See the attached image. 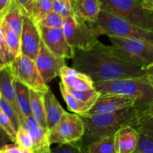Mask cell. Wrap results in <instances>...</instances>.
Listing matches in <instances>:
<instances>
[{"mask_svg":"<svg viewBox=\"0 0 153 153\" xmlns=\"http://www.w3.org/2000/svg\"><path fill=\"white\" fill-rule=\"evenodd\" d=\"M72 61L73 68L94 82L146 76L145 68L123 62L111 53L109 46L99 40L89 49H76Z\"/></svg>","mask_w":153,"mask_h":153,"instance_id":"6da1fadb","label":"cell"},{"mask_svg":"<svg viewBox=\"0 0 153 153\" xmlns=\"http://www.w3.org/2000/svg\"><path fill=\"white\" fill-rule=\"evenodd\" d=\"M140 116V112L134 106L111 113L81 116L85 126V133L76 143L82 149H85L90 143L102 137L114 135L122 127H133Z\"/></svg>","mask_w":153,"mask_h":153,"instance_id":"7a4b0ae2","label":"cell"},{"mask_svg":"<svg viewBox=\"0 0 153 153\" xmlns=\"http://www.w3.org/2000/svg\"><path fill=\"white\" fill-rule=\"evenodd\" d=\"M94 85L100 94H117L134 98V108L140 116L145 114L153 104V82L147 76L94 82Z\"/></svg>","mask_w":153,"mask_h":153,"instance_id":"3957f363","label":"cell"},{"mask_svg":"<svg viewBox=\"0 0 153 153\" xmlns=\"http://www.w3.org/2000/svg\"><path fill=\"white\" fill-rule=\"evenodd\" d=\"M111 52L126 64L146 68L153 63V43L137 38L108 36Z\"/></svg>","mask_w":153,"mask_h":153,"instance_id":"277c9868","label":"cell"},{"mask_svg":"<svg viewBox=\"0 0 153 153\" xmlns=\"http://www.w3.org/2000/svg\"><path fill=\"white\" fill-rule=\"evenodd\" d=\"M99 35L137 38L153 43V31L144 29L122 17L101 10L94 22H88Z\"/></svg>","mask_w":153,"mask_h":153,"instance_id":"5b68a950","label":"cell"},{"mask_svg":"<svg viewBox=\"0 0 153 153\" xmlns=\"http://www.w3.org/2000/svg\"><path fill=\"white\" fill-rule=\"evenodd\" d=\"M101 10L122 17L144 29L153 31L152 12L143 7V0H100Z\"/></svg>","mask_w":153,"mask_h":153,"instance_id":"8992f818","label":"cell"},{"mask_svg":"<svg viewBox=\"0 0 153 153\" xmlns=\"http://www.w3.org/2000/svg\"><path fill=\"white\" fill-rule=\"evenodd\" d=\"M84 133L85 126L80 115L65 111L59 121L49 131L48 141L50 146L77 143Z\"/></svg>","mask_w":153,"mask_h":153,"instance_id":"52a82bcc","label":"cell"},{"mask_svg":"<svg viewBox=\"0 0 153 153\" xmlns=\"http://www.w3.org/2000/svg\"><path fill=\"white\" fill-rule=\"evenodd\" d=\"M62 29L66 40L75 50L91 49L98 41L100 36L88 22L72 16L64 17Z\"/></svg>","mask_w":153,"mask_h":153,"instance_id":"ba28073f","label":"cell"},{"mask_svg":"<svg viewBox=\"0 0 153 153\" xmlns=\"http://www.w3.org/2000/svg\"><path fill=\"white\" fill-rule=\"evenodd\" d=\"M14 79L29 89L45 93L49 88L44 83L34 60L20 54L11 63Z\"/></svg>","mask_w":153,"mask_h":153,"instance_id":"9c48e42d","label":"cell"},{"mask_svg":"<svg viewBox=\"0 0 153 153\" xmlns=\"http://www.w3.org/2000/svg\"><path fill=\"white\" fill-rule=\"evenodd\" d=\"M34 62L40 76L46 85L59 76L61 69L66 65L65 59L55 56L42 40L40 50Z\"/></svg>","mask_w":153,"mask_h":153,"instance_id":"30bf717a","label":"cell"},{"mask_svg":"<svg viewBox=\"0 0 153 153\" xmlns=\"http://www.w3.org/2000/svg\"><path fill=\"white\" fill-rule=\"evenodd\" d=\"M39 28L41 40L55 56L64 59L73 58L75 49L66 40L62 28L39 26Z\"/></svg>","mask_w":153,"mask_h":153,"instance_id":"8fae6325","label":"cell"},{"mask_svg":"<svg viewBox=\"0 0 153 153\" xmlns=\"http://www.w3.org/2000/svg\"><path fill=\"white\" fill-rule=\"evenodd\" d=\"M40 41L41 36L38 25L29 16L24 15L20 34L21 54L34 61L40 50Z\"/></svg>","mask_w":153,"mask_h":153,"instance_id":"7c38bea8","label":"cell"},{"mask_svg":"<svg viewBox=\"0 0 153 153\" xmlns=\"http://www.w3.org/2000/svg\"><path fill=\"white\" fill-rule=\"evenodd\" d=\"M136 100L133 97L117 94H100L88 111L81 116L111 113L121 109L135 106Z\"/></svg>","mask_w":153,"mask_h":153,"instance_id":"4fadbf2b","label":"cell"},{"mask_svg":"<svg viewBox=\"0 0 153 153\" xmlns=\"http://www.w3.org/2000/svg\"><path fill=\"white\" fill-rule=\"evenodd\" d=\"M59 76L61 82L66 88H73L79 91H88L94 88L92 79L85 73L67 65L63 67L60 71Z\"/></svg>","mask_w":153,"mask_h":153,"instance_id":"5bb4252c","label":"cell"},{"mask_svg":"<svg viewBox=\"0 0 153 153\" xmlns=\"http://www.w3.org/2000/svg\"><path fill=\"white\" fill-rule=\"evenodd\" d=\"M139 140V132L131 126L119 128L114 134L117 153H133L135 152Z\"/></svg>","mask_w":153,"mask_h":153,"instance_id":"9a60e30c","label":"cell"},{"mask_svg":"<svg viewBox=\"0 0 153 153\" xmlns=\"http://www.w3.org/2000/svg\"><path fill=\"white\" fill-rule=\"evenodd\" d=\"M0 92L1 97L10 103L20 119L21 115L16 100L14 76L10 64L0 67Z\"/></svg>","mask_w":153,"mask_h":153,"instance_id":"2e32d148","label":"cell"},{"mask_svg":"<svg viewBox=\"0 0 153 153\" xmlns=\"http://www.w3.org/2000/svg\"><path fill=\"white\" fill-rule=\"evenodd\" d=\"M19 125L25 128L32 137V151L35 152V151L40 150L46 146H50L48 141L49 131L44 129L34 119L32 115L28 117L21 118L19 120Z\"/></svg>","mask_w":153,"mask_h":153,"instance_id":"e0dca14e","label":"cell"},{"mask_svg":"<svg viewBox=\"0 0 153 153\" xmlns=\"http://www.w3.org/2000/svg\"><path fill=\"white\" fill-rule=\"evenodd\" d=\"M101 10L100 0H73V16L86 22H94Z\"/></svg>","mask_w":153,"mask_h":153,"instance_id":"ac0fdd59","label":"cell"},{"mask_svg":"<svg viewBox=\"0 0 153 153\" xmlns=\"http://www.w3.org/2000/svg\"><path fill=\"white\" fill-rule=\"evenodd\" d=\"M43 104L46 114L47 129L49 131L59 121L65 111L58 102V100L49 88L43 94Z\"/></svg>","mask_w":153,"mask_h":153,"instance_id":"d6986e66","label":"cell"},{"mask_svg":"<svg viewBox=\"0 0 153 153\" xmlns=\"http://www.w3.org/2000/svg\"><path fill=\"white\" fill-rule=\"evenodd\" d=\"M25 11L16 0H10L4 11V19L9 26L20 37Z\"/></svg>","mask_w":153,"mask_h":153,"instance_id":"ffe728a7","label":"cell"},{"mask_svg":"<svg viewBox=\"0 0 153 153\" xmlns=\"http://www.w3.org/2000/svg\"><path fill=\"white\" fill-rule=\"evenodd\" d=\"M43 94L44 93L37 92V91L29 89L30 107H31V115L44 129L48 131L44 104H43Z\"/></svg>","mask_w":153,"mask_h":153,"instance_id":"44dd1931","label":"cell"},{"mask_svg":"<svg viewBox=\"0 0 153 153\" xmlns=\"http://www.w3.org/2000/svg\"><path fill=\"white\" fill-rule=\"evenodd\" d=\"M14 86L16 90V100L18 108L20 112L21 118L31 116L30 107L29 88L14 79ZM19 119V120H20Z\"/></svg>","mask_w":153,"mask_h":153,"instance_id":"7402d4cb","label":"cell"},{"mask_svg":"<svg viewBox=\"0 0 153 153\" xmlns=\"http://www.w3.org/2000/svg\"><path fill=\"white\" fill-rule=\"evenodd\" d=\"M60 91H61V95L64 98V101L67 103V108L70 111L73 112L74 114H77L79 115H83L87 111L91 109V108L94 105V103L85 102L81 101L78 100L73 95L67 92L65 89V87L63 85L62 82L59 84Z\"/></svg>","mask_w":153,"mask_h":153,"instance_id":"603a6c76","label":"cell"},{"mask_svg":"<svg viewBox=\"0 0 153 153\" xmlns=\"http://www.w3.org/2000/svg\"><path fill=\"white\" fill-rule=\"evenodd\" d=\"M1 29L6 45L13 58H16L21 54L20 37L10 28L6 21L3 19L1 22Z\"/></svg>","mask_w":153,"mask_h":153,"instance_id":"cb8c5ba5","label":"cell"},{"mask_svg":"<svg viewBox=\"0 0 153 153\" xmlns=\"http://www.w3.org/2000/svg\"><path fill=\"white\" fill-rule=\"evenodd\" d=\"M83 149L88 153H117L114 135L102 137L90 143Z\"/></svg>","mask_w":153,"mask_h":153,"instance_id":"d4e9b609","label":"cell"},{"mask_svg":"<svg viewBox=\"0 0 153 153\" xmlns=\"http://www.w3.org/2000/svg\"><path fill=\"white\" fill-rule=\"evenodd\" d=\"M53 1L54 0H34L28 16L37 24L42 18L52 11L53 8Z\"/></svg>","mask_w":153,"mask_h":153,"instance_id":"484cf974","label":"cell"},{"mask_svg":"<svg viewBox=\"0 0 153 153\" xmlns=\"http://www.w3.org/2000/svg\"><path fill=\"white\" fill-rule=\"evenodd\" d=\"M65 89L67 90V92L70 93L73 97H75L78 100H81V101L85 102H91L94 104L100 96V93L98 92L95 88L88 90V91H79V90L66 88L65 87Z\"/></svg>","mask_w":153,"mask_h":153,"instance_id":"4316f807","label":"cell"},{"mask_svg":"<svg viewBox=\"0 0 153 153\" xmlns=\"http://www.w3.org/2000/svg\"><path fill=\"white\" fill-rule=\"evenodd\" d=\"M15 143L22 149L32 150V137H31L29 132L21 125H19L17 129H16V142H15Z\"/></svg>","mask_w":153,"mask_h":153,"instance_id":"83f0119b","label":"cell"},{"mask_svg":"<svg viewBox=\"0 0 153 153\" xmlns=\"http://www.w3.org/2000/svg\"><path fill=\"white\" fill-rule=\"evenodd\" d=\"M63 23H64V17L52 10L44 17L42 18L37 22V25L39 26H43L46 28H62Z\"/></svg>","mask_w":153,"mask_h":153,"instance_id":"f1b7e54d","label":"cell"},{"mask_svg":"<svg viewBox=\"0 0 153 153\" xmlns=\"http://www.w3.org/2000/svg\"><path fill=\"white\" fill-rule=\"evenodd\" d=\"M3 19L4 18L0 17V67L11 64L12 61L14 60L6 45L3 35L2 29H1V22Z\"/></svg>","mask_w":153,"mask_h":153,"instance_id":"f546056e","label":"cell"},{"mask_svg":"<svg viewBox=\"0 0 153 153\" xmlns=\"http://www.w3.org/2000/svg\"><path fill=\"white\" fill-rule=\"evenodd\" d=\"M133 128L139 132H143L153 136V115L145 114L139 117Z\"/></svg>","mask_w":153,"mask_h":153,"instance_id":"4dcf8cb0","label":"cell"},{"mask_svg":"<svg viewBox=\"0 0 153 153\" xmlns=\"http://www.w3.org/2000/svg\"><path fill=\"white\" fill-rule=\"evenodd\" d=\"M73 0H54L52 10L63 17L73 16Z\"/></svg>","mask_w":153,"mask_h":153,"instance_id":"1f68e13d","label":"cell"},{"mask_svg":"<svg viewBox=\"0 0 153 153\" xmlns=\"http://www.w3.org/2000/svg\"><path fill=\"white\" fill-rule=\"evenodd\" d=\"M135 152L153 153V136L146 133L139 132V140Z\"/></svg>","mask_w":153,"mask_h":153,"instance_id":"d6a6232c","label":"cell"},{"mask_svg":"<svg viewBox=\"0 0 153 153\" xmlns=\"http://www.w3.org/2000/svg\"><path fill=\"white\" fill-rule=\"evenodd\" d=\"M0 127L3 128L4 131L8 134L10 138L11 139L12 143H15L16 134V127L1 108H0Z\"/></svg>","mask_w":153,"mask_h":153,"instance_id":"836d02e7","label":"cell"},{"mask_svg":"<svg viewBox=\"0 0 153 153\" xmlns=\"http://www.w3.org/2000/svg\"><path fill=\"white\" fill-rule=\"evenodd\" d=\"M0 108L1 109L3 112L6 114V116L11 120L13 123V125L15 126L16 128H17L19 126V118L18 116L17 113L15 111L14 109L13 108L10 103L7 101H6L4 98L1 97V100H0Z\"/></svg>","mask_w":153,"mask_h":153,"instance_id":"e575fe53","label":"cell"},{"mask_svg":"<svg viewBox=\"0 0 153 153\" xmlns=\"http://www.w3.org/2000/svg\"><path fill=\"white\" fill-rule=\"evenodd\" d=\"M51 153H88L76 143L58 145L51 148Z\"/></svg>","mask_w":153,"mask_h":153,"instance_id":"d590c367","label":"cell"},{"mask_svg":"<svg viewBox=\"0 0 153 153\" xmlns=\"http://www.w3.org/2000/svg\"><path fill=\"white\" fill-rule=\"evenodd\" d=\"M0 153H22V149L16 143H7L0 148Z\"/></svg>","mask_w":153,"mask_h":153,"instance_id":"8d00e7d4","label":"cell"},{"mask_svg":"<svg viewBox=\"0 0 153 153\" xmlns=\"http://www.w3.org/2000/svg\"><path fill=\"white\" fill-rule=\"evenodd\" d=\"M16 1L21 6V7L23 9L25 13V15L28 16L29 14L30 10H31V7L32 6L34 0H16Z\"/></svg>","mask_w":153,"mask_h":153,"instance_id":"74e56055","label":"cell"},{"mask_svg":"<svg viewBox=\"0 0 153 153\" xmlns=\"http://www.w3.org/2000/svg\"><path fill=\"white\" fill-rule=\"evenodd\" d=\"M10 142H12L11 139L10 138L8 134L4 131V130L0 127V148L9 143Z\"/></svg>","mask_w":153,"mask_h":153,"instance_id":"f35d334b","label":"cell"},{"mask_svg":"<svg viewBox=\"0 0 153 153\" xmlns=\"http://www.w3.org/2000/svg\"><path fill=\"white\" fill-rule=\"evenodd\" d=\"M10 0H0V17L4 18V11L8 6Z\"/></svg>","mask_w":153,"mask_h":153,"instance_id":"ab89813d","label":"cell"},{"mask_svg":"<svg viewBox=\"0 0 153 153\" xmlns=\"http://www.w3.org/2000/svg\"><path fill=\"white\" fill-rule=\"evenodd\" d=\"M143 7L149 11H153V0H143Z\"/></svg>","mask_w":153,"mask_h":153,"instance_id":"60d3db41","label":"cell"},{"mask_svg":"<svg viewBox=\"0 0 153 153\" xmlns=\"http://www.w3.org/2000/svg\"><path fill=\"white\" fill-rule=\"evenodd\" d=\"M145 70H146V74L148 79L153 82V63L146 67Z\"/></svg>","mask_w":153,"mask_h":153,"instance_id":"b9f144b4","label":"cell"},{"mask_svg":"<svg viewBox=\"0 0 153 153\" xmlns=\"http://www.w3.org/2000/svg\"><path fill=\"white\" fill-rule=\"evenodd\" d=\"M33 152H34V151H33ZM34 153H51V146H46L44 149L36 151V152H34Z\"/></svg>","mask_w":153,"mask_h":153,"instance_id":"7bdbcfd3","label":"cell"},{"mask_svg":"<svg viewBox=\"0 0 153 153\" xmlns=\"http://www.w3.org/2000/svg\"><path fill=\"white\" fill-rule=\"evenodd\" d=\"M145 114H149V115H153V104L152 105L150 106V108H149V110L147 111V112H146ZM143 114V115H145Z\"/></svg>","mask_w":153,"mask_h":153,"instance_id":"ee69618b","label":"cell"},{"mask_svg":"<svg viewBox=\"0 0 153 153\" xmlns=\"http://www.w3.org/2000/svg\"><path fill=\"white\" fill-rule=\"evenodd\" d=\"M1 92H0V100H1Z\"/></svg>","mask_w":153,"mask_h":153,"instance_id":"f6af8a7d","label":"cell"},{"mask_svg":"<svg viewBox=\"0 0 153 153\" xmlns=\"http://www.w3.org/2000/svg\"><path fill=\"white\" fill-rule=\"evenodd\" d=\"M133 153H139V152H134Z\"/></svg>","mask_w":153,"mask_h":153,"instance_id":"bcb514c9","label":"cell"},{"mask_svg":"<svg viewBox=\"0 0 153 153\" xmlns=\"http://www.w3.org/2000/svg\"><path fill=\"white\" fill-rule=\"evenodd\" d=\"M31 153H34V152H33V151H32V152H31Z\"/></svg>","mask_w":153,"mask_h":153,"instance_id":"7dc6e473","label":"cell"},{"mask_svg":"<svg viewBox=\"0 0 153 153\" xmlns=\"http://www.w3.org/2000/svg\"><path fill=\"white\" fill-rule=\"evenodd\" d=\"M152 16H153V11H152Z\"/></svg>","mask_w":153,"mask_h":153,"instance_id":"c3c4849f","label":"cell"},{"mask_svg":"<svg viewBox=\"0 0 153 153\" xmlns=\"http://www.w3.org/2000/svg\"><path fill=\"white\" fill-rule=\"evenodd\" d=\"M34 1H37V0H34Z\"/></svg>","mask_w":153,"mask_h":153,"instance_id":"681fc988","label":"cell"}]
</instances>
